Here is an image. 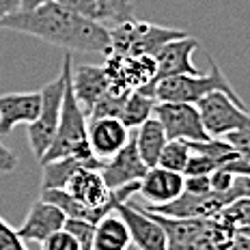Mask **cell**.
Segmentation results:
<instances>
[{"label": "cell", "mask_w": 250, "mask_h": 250, "mask_svg": "<svg viewBox=\"0 0 250 250\" xmlns=\"http://www.w3.org/2000/svg\"><path fill=\"white\" fill-rule=\"evenodd\" d=\"M0 28L43 39L52 45L65 48L67 52H82V54L110 52V28L62 7L56 0H45L33 9H20L7 15L0 22Z\"/></svg>", "instance_id": "1"}, {"label": "cell", "mask_w": 250, "mask_h": 250, "mask_svg": "<svg viewBox=\"0 0 250 250\" xmlns=\"http://www.w3.org/2000/svg\"><path fill=\"white\" fill-rule=\"evenodd\" d=\"M153 213V211H149ZM166 233L168 250H227L237 229L225 218H168L153 213Z\"/></svg>", "instance_id": "2"}, {"label": "cell", "mask_w": 250, "mask_h": 250, "mask_svg": "<svg viewBox=\"0 0 250 250\" xmlns=\"http://www.w3.org/2000/svg\"><path fill=\"white\" fill-rule=\"evenodd\" d=\"M216 91L229 95L239 106H246L211 56H209V71L207 74L170 76V78H164V80H158L153 86L158 102H184V104H199L203 97H207L209 93H216Z\"/></svg>", "instance_id": "3"}, {"label": "cell", "mask_w": 250, "mask_h": 250, "mask_svg": "<svg viewBox=\"0 0 250 250\" xmlns=\"http://www.w3.org/2000/svg\"><path fill=\"white\" fill-rule=\"evenodd\" d=\"M71 67H74V56L67 52L62 59L61 71L50 84L41 88V110L33 123H28V145L33 155L41 162L45 151L50 149L52 140L56 136L61 121V106H62V95H65V86L69 80Z\"/></svg>", "instance_id": "4"}, {"label": "cell", "mask_w": 250, "mask_h": 250, "mask_svg": "<svg viewBox=\"0 0 250 250\" xmlns=\"http://www.w3.org/2000/svg\"><path fill=\"white\" fill-rule=\"evenodd\" d=\"M69 155H84V158H88L93 153L88 149V117H86L84 108L76 100L71 82L67 80L65 95H62V106H61L59 129H56V136L52 140L50 149L41 158V164L50 162V160L69 158Z\"/></svg>", "instance_id": "5"}, {"label": "cell", "mask_w": 250, "mask_h": 250, "mask_svg": "<svg viewBox=\"0 0 250 250\" xmlns=\"http://www.w3.org/2000/svg\"><path fill=\"white\" fill-rule=\"evenodd\" d=\"M186 30L129 18L110 28V52L123 56H153L164 43L186 37Z\"/></svg>", "instance_id": "6"}, {"label": "cell", "mask_w": 250, "mask_h": 250, "mask_svg": "<svg viewBox=\"0 0 250 250\" xmlns=\"http://www.w3.org/2000/svg\"><path fill=\"white\" fill-rule=\"evenodd\" d=\"M201 110L203 123L205 129L211 138L225 136L229 132H235V129H244L250 132V112L246 106H239L237 102H233L229 95L216 91L209 93L207 97L196 104Z\"/></svg>", "instance_id": "7"}, {"label": "cell", "mask_w": 250, "mask_h": 250, "mask_svg": "<svg viewBox=\"0 0 250 250\" xmlns=\"http://www.w3.org/2000/svg\"><path fill=\"white\" fill-rule=\"evenodd\" d=\"M153 117L162 123L168 140H207L211 138L205 129L201 110L196 104L184 102H158Z\"/></svg>", "instance_id": "8"}, {"label": "cell", "mask_w": 250, "mask_h": 250, "mask_svg": "<svg viewBox=\"0 0 250 250\" xmlns=\"http://www.w3.org/2000/svg\"><path fill=\"white\" fill-rule=\"evenodd\" d=\"M235 201L231 194L225 192H205V194H196V192L184 190L175 201L164 203V205L145 207L147 211L162 213L168 218H218L227 205Z\"/></svg>", "instance_id": "9"}, {"label": "cell", "mask_w": 250, "mask_h": 250, "mask_svg": "<svg viewBox=\"0 0 250 250\" xmlns=\"http://www.w3.org/2000/svg\"><path fill=\"white\" fill-rule=\"evenodd\" d=\"M114 211L123 218V222L127 225L129 237H132V244H136L140 250H168L162 225L145 207L134 205L132 201H125L119 203Z\"/></svg>", "instance_id": "10"}, {"label": "cell", "mask_w": 250, "mask_h": 250, "mask_svg": "<svg viewBox=\"0 0 250 250\" xmlns=\"http://www.w3.org/2000/svg\"><path fill=\"white\" fill-rule=\"evenodd\" d=\"M196 50H199V39L190 37V35L164 43L162 48L153 54V59H155L153 86H155V82L158 80H164V78H170V76H181V74L196 76V74H203V71H199V67L192 62V54H194Z\"/></svg>", "instance_id": "11"}, {"label": "cell", "mask_w": 250, "mask_h": 250, "mask_svg": "<svg viewBox=\"0 0 250 250\" xmlns=\"http://www.w3.org/2000/svg\"><path fill=\"white\" fill-rule=\"evenodd\" d=\"M132 129L119 117L88 119V149L97 160L106 162L127 145Z\"/></svg>", "instance_id": "12"}, {"label": "cell", "mask_w": 250, "mask_h": 250, "mask_svg": "<svg viewBox=\"0 0 250 250\" xmlns=\"http://www.w3.org/2000/svg\"><path fill=\"white\" fill-rule=\"evenodd\" d=\"M149 166L143 162L138 149H136V140H134V134L129 136L127 145L119 151L117 155H112L110 160L102 164L100 173L104 177V181L108 184L110 190L114 188H121L127 184H136L145 175H147Z\"/></svg>", "instance_id": "13"}, {"label": "cell", "mask_w": 250, "mask_h": 250, "mask_svg": "<svg viewBox=\"0 0 250 250\" xmlns=\"http://www.w3.org/2000/svg\"><path fill=\"white\" fill-rule=\"evenodd\" d=\"M186 190V177L184 173L153 166L147 170V175L138 181V196L147 201V207L164 205V203L175 201L181 192Z\"/></svg>", "instance_id": "14"}, {"label": "cell", "mask_w": 250, "mask_h": 250, "mask_svg": "<svg viewBox=\"0 0 250 250\" xmlns=\"http://www.w3.org/2000/svg\"><path fill=\"white\" fill-rule=\"evenodd\" d=\"M67 216L61 211V207H56L54 203L39 199L30 205L28 213H26L22 227L18 229V235L24 242H43L45 237H50L52 233L61 231L65 227Z\"/></svg>", "instance_id": "15"}, {"label": "cell", "mask_w": 250, "mask_h": 250, "mask_svg": "<svg viewBox=\"0 0 250 250\" xmlns=\"http://www.w3.org/2000/svg\"><path fill=\"white\" fill-rule=\"evenodd\" d=\"M41 110V91L0 95V138L9 136L15 125L33 123Z\"/></svg>", "instance_id": "16"}, {"label": "cell", "mask_w": 250, "mask_h": 250, "mask_svg": "<svg viewBox=\"0 0 250 250\" xmlns=\"http://www.w3.org/2000/svg\"><path fill=\"white\" fill-rule=\"evenodd\" d=\"M69 82L78 104L84 108L86 114L110 88V80H108L104 65H74Z\"/></svg>", "instance_id": "17"}, {"label": "cell", "mask_w": 250, "mask_h": 250, "mask_svg": "<svg viewBox=\"0 0 250 250\" xmlns=\"http://www.w3.org/2000/svg\"><path fill=\"white\" fill-rule=\"evenodd\" d=\"M102 160H97L95 155H69V158H59L43 162V173H41V190H62L69 181V177L82 166L88 168H102Z\"/></svg>", "instance_id": "18"}, {"label": "cell", "mask_w": 250, "mask_h": 250, "mask_svg": "<svg viewBox=\"0 0 250 250\" xmlns=\"http://www.w3.org/2000/svg\"><path fill=\"white\" fill-rule=\"evenodd\" d=\"M132 244L127 225L117 211H110L95 225L93 250H127Z\"/></svg>", "instance_id": "19"}, {"label": "cell", "mask_w": 250, "mask_h": 250, "mask_svg": "<svg viewBox=\"0 0 250 250\" xmlns=\"http://www.w3.org/2000/svg\"><path fill=\"white\" fill-rule=\"evenodd\" d=\"M134 140H136V149H138L140 158H143V162L147 164L149 168L158 166L160 153H162L164 145L168 143V136H166L162 123H160L155 117L147 119L143 125L136 127Z\"/></svg>", "instance_id": "20"}, {"label": "cell", "mask_w": 250, "mask_h": 250, "mask_svg": "<svg viewBox=\"0 0 250 250\" xmlns=\"http://www.w3.org/2000/svg\"><path fill=\"white\" fill-rule=\"evenodd\" d=\"M155 106H158V97L145 93L143 88H136V91H132L127 95L119 119H121L129 129H136L138 125H143L147 119L153 117Z\"/></svg>", "instance_id": "21"}, {"label": "cell", "mask_w": 250, "mask_h": 250, "mask_svg": "<svg viewBox=\"0 0 250 250\" xmlns=\"http://www.w3.org/2000/svg\"><path fill=\"white\" fill-rule=\"evenodd\" d=\"M56 2L104 26L121 24V18H119L117 9H114V4L110 0H56Z\"/></svg>", "instance_id": "22"}, {"label": "cell", "mask_w": 250, "mask_h": 250, "mask_svg": "<svg viewBox=\"0 0 250 250\" xmlns=\"http://www.w3.org/2000/svg\"><path fill=\"white\" fill-rule=\"evenodd\" d=\"M190 153H192L190 140H184V138L168 140V143L164 145L162 153H160L158 166L175 170V173H184L188 166V160H190Z\"/></svg>", "instance_id": "23"}, {"label": "cell", "mask_w": 250, "mask_h": 250, "mask_svg": "<svg viewBox=\"0 0 250 250\" xmlns=\"http://www.w3.org/2000/svg\"><path fill=\"white\" fill-rule=\"evenodd\" d=\"M220 218H225L235 229H250V196H244V199H237L231 205H227Z\"/></svg>", "instance_id": "24"}, {"label": "cell", "mask_w": 250, "mask_h": 250, "mask_svg": "<svg viewBox=\"0 0 250 250\" xmlns=\"http://www.w3.org/2000/svg\"><path fill=\"white\" fill-rule=\"evenodd\" d=\"M62 229H67L78 239L82 250H93V235H95V225L93 222L82 220V218H67Z\"/></svg>", "instance_id": "25"}, {"label": "cell", "mask_w": 250, "mask_h": 250, "mask_svg": "<svg viewBox=\"0 0 250 250\" xmlns=\"http://www.w3.org/2000/svg\"><path fill=\"white\" fill-rule=\"evenodd\" d=\"M41 250H82V248L78 244V239L67 229H61V231L52 233L50 237H45L41 242Z\"/></svg>", "instance_id": "26"}, {"label": "cell", "mask_w": 250, "mask_h": 250, "mask_svg": "<svg viewBox=\"0 0 250 250\" xmlns=\"http://www.w3.org/2000/svg\"><path fill=\"white\" fill-rule=\"evenodd\" d=\"M0 250H28L26 242L18 235V229L4 222L2 216H0Z\"/></svg>", "instance_id": "27"}, {"label": "cell", "mask_w": 250, "mask_h": 250, "mask_svg": "<svg viewBox=\"0 0 250 250\" xmlns=\"http://www.w3.org/2000/svg\"><path fill=\"white\" fill-rule=\"evenodd\" d=\"M225 140L231 145L233 149L237 151L242 158H246L250 162V132H244V129H235V132L225 134Z\"/></svg>", "instance_id": "28"}, {"label": "cell", "mask_w": 250, "mask_h": 250, "mask_svg": "<svg viewBox=\"0 0 250 250\" xmlns=\"http://www.w3.org/2000/svg\"><path fill=\"white\" fill-rule=\"evenodd\" d=\"M186 177V175H184ZM186 190L188 192H196V194H205L211 190V181L209 175H194V177H186Z\"/></svg>", "instance_id": "29"}, {"label": "cell", "mask_w": 250, "mask_h": 250, "mask_svg": "<svg viewBox=\"0 0 250 250\" xmlns=\"http://www.w3.org/2000/svg\"><path fill=\"white\" fill-rule=\"evenodd\" d=\"M15 166H18V155H15L9 147H4V145L0 143V175L13 173Z\"/></svg>", "instance_id": "30"}, {"label": "cell", "mask_w": 250, "mask_h": 250, "mask_svg": "<svg viewBox=\"0 0 250 250\" xmlns=\"http://www.w3.org/2000/svg\"><path fill=\"white\" fill-rule=\"evenodd\" d=\"M227 250H250V233L237 231L235 235H233V239H231V244H229Z\"/></svg>", "instance_id": "31"}, {"label": "cell", "mask_w": 250, "mask_h": 250, "mask_svg": "<svg viewBox=\"0 0 250 250\" xmlns=\"http://www.w3.org/2000/svg\"><path fill=\"white\" fill-rule=\"evenodd\" d=\"M110 2L114 4V9H117L119 18H121V22H125V20L134 18V11H132V2L129 0H110Z\"/></svg>", "instance_id": "32"}, {"label": "cell", "mask_w": 250, "mask_h": 250, "mask_svg": "<svg viewBox=\"0 0 250 250\" xmlns=\"http://www.w3.org/2000/svg\"><path fill=\"white\" fill-rule=\"evenodd\" d=\"M20 9H22V0H0V22Z\"/></svg>", "instance_id": "33"}, {"label": "cell", "mask_w": 250, "mask_h": 250, "mask_svg": "<svg viewBox=\"0 0 250 250\" xmlns=\"http://www.w3.org/2000/svg\"><path fill=\"white\" fill-rule=\"evenodd\" d=\"M41 2H45V0H22V9H33Z\"/></svg>", "instance_id": "34"}, {"label": "cell", "mask_w": 250, "mask_h": 250, "mask_svg": "<svg viewBox=\"0 0 250 250\" xmlns=\"http://www.w3.org/2000/svg\"><path fill=\"white\" fill-rule=\"evenodd\" d=\"M237 231H242V233H250V229H237Z\"/></svg>", "instance_id": "35"}, {"label": "cell", "mask_w": 250, "mask_h": 250, "mask_svg": "<svg viewBox=\"0 0 250 250\" xmlns=\"http://www.w3.org/2000/svg\"><path fill=\"white\" fill-rule=\"evenodd\" d=\"M248 196H250V192H248Z\"/></svg>", "instance_id": "36"}]
</instances>
